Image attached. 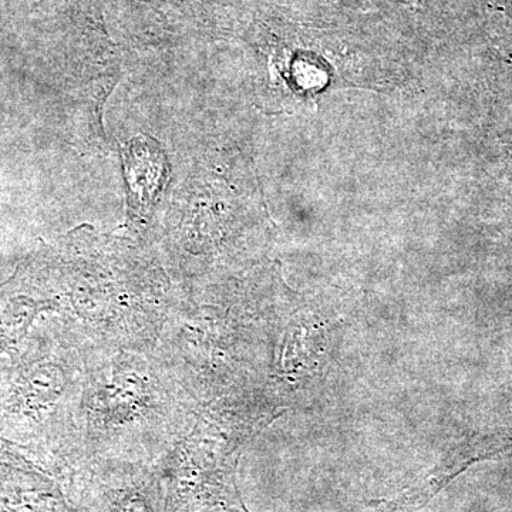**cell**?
I'll list each match as a JSON object with an SVG mask.
<instances>
[{"label":"cell","mask_w":512,"mask_h":512,"mask_svg":"<svg viewBox=\"0 0 512 512\" xmlns=\"http://www.w3.org/2000/svg\"><path fill=\"white\" fill-rule=\"evenodd\" d=\"M126 178L133 191L134 207L146 210L148 202L156 198L163 178L164 163L160 148L148 146L147 140L137 138L123 151Z\"/></svg>","instance_id":"obj_4"},{"label":"cell","mask_w":512,"mask_h":512,"mask_svg":"<svg viewBox=\"0 0 512 512\" xmlns=\"http://www.w3.org/2000/svg\"><path fill=\"white\" fill-rule=\"evenodd\" d=\"M45 312H60L64 315L62 301L50 296L36 298L26 293L0 298V355L9 353L13 365H18L23 343L28 340L30 330L39 316Z\"/></svg>","instance_id":"obj_3"},{"label":"cell","mask_w":512,"mask_h":512,"mask_svg":"<svg viewBox=\"0 0 512 512\" xmlns=\"http://www.w3.org/2000/svg\"><path fill=\"white\" fill-rule=\"evenodd\" d=\"M77 512H167L163 478L153 464L89 458L70 480Z\"/></svg>","instance_id":"obj_2"},{"label":"cell","mask_w":512,"mask_h":512,"mask_svg":"<svg viewBox=\"0 0 512 512\" xmlns=\"http://www.w3.org/2000/svg\"><path fill=\"white\" fill-rule=\"evenodd\" d=\"M202 407L156 350L92 345L80 413L84 458L156 466L191 430Z\"/></svg>","instance_id":"obj_1"}]
</instances>
